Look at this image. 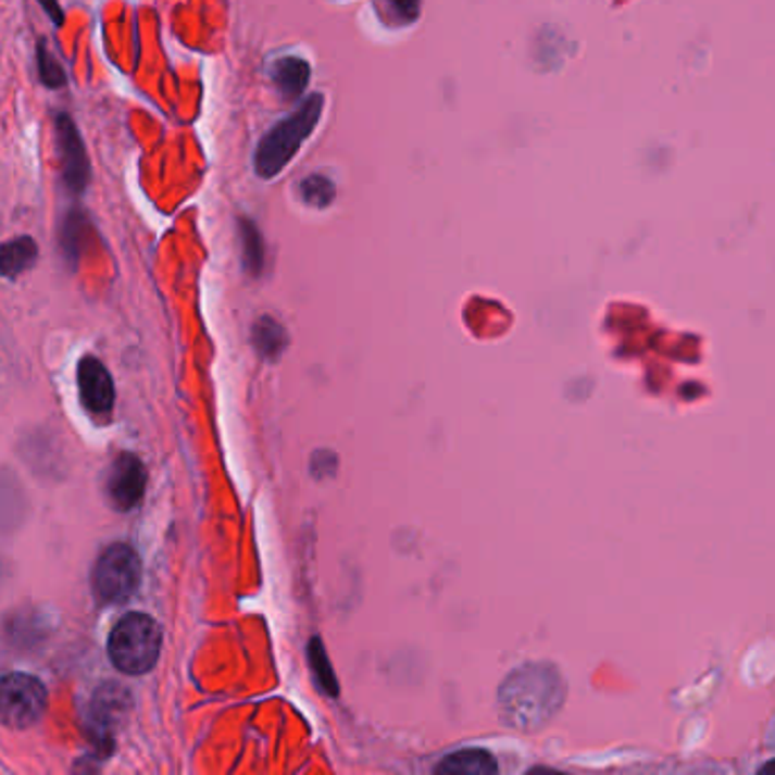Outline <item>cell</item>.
I'll return each instance as SVG.
<instances>
[{"label": "cell", "mask_w": 775, "mask_h": 775, "mask_svg": "<svg viewBox=\"0 0 775 775\" xmlns=\"http://www.w3.org/2000/svg\"><path fill=\"white\" fill-rule=\"evenodd\" d=\"M387 14L398 23H414L421 16V0H385Z\"/></svg>", "instance_id": "obj_18"}, {"label": "cell", "mask_w": 775, "mask_h": 775, "mask_svg": "<svg viewBox=\"0 0 775 775\" xmlns=\"http://www.w3.org/2000/svg\"><path fill=\"white\" fill-rule=\"evenodd\" d=\"M325 98L323 93H312L305 98L300 108L275 123L273 128L260 139L255 150V171L262 180H271L275 175H280L287 164L298 155L300 146H303L314 128L321 121Z\"/></svg>", "instance_id": "obj_1"}, {"label": "cell", "mask_w": 775, "mask_h": 775, "mask_svg": "<svg viewBox=\"0 0 775 775\" xmlns=\"http://www.w3.org/2000/svg\"><path fill=\"white\" fill-rule=\"evenodd\" d=\"M37 68H39V80L48 89H60L66 85V71L58 62V58L50 53L46 41L37 43Z\"/></svg>", "instance_id": "obj_15"}, {"label": "cell", "mask_w": 775, "mask_h": 775, "mask_svg": "<svg viewBox=\"0 0 775 775\" xmlns=\"http://www.w3.org/2000/svg\"><path fill=\"white\" fill-rule=\"evenodd\" d=\"M762 773H775V762H768V764H764L762 768H760Z\"/></svg>", "instance_id": "obj_20"}, {"label": "cell", "mask_w": 775, "mask_h": 775, "mask_svg": "<svg viewBox=\"0 0 775 775\" xmlns=\"http://www.w3.org/2000/svg\"><path fill=\"white\" fill-rule=\"evenodd\" d=\"M105 491L118 512L137 508L146 493V468L141 460L133 453H121L108 471Z\"/></svg>", "instance_id": "obj_7"}, {"label": "cell", "mask_w": 775, "mask_h": 775, "mask_svg": "<svg viewBox=\"0 0 775 775\" xmlns=\"http://www.w3.org/2000/svg\"><path fill=\"white\" fill-rule=\"evenodd\" d=\"M439 773H468V775H487V773H496L498 764L493 760L491 753L483 748H466V750H458V753L443 758L437 764Z\"/></svg>", "instance_id": "obj_10"}, {"label": "cell", "mask_w": 775, "mask_h": 775, "mask_svg": "<svg viewBox=\"0 0 775 775\" xmlns=\"http://www.w3.org/2000/svg\"><path fill=\"white\" fill-rule=\"evenodd\" d=\"M78 389H80V400L85 410L100 418L108 421L114 412V380L105 364L98 358H83L78 366Z\"/></svg>", "instance_id": "obj_8"}, {"label": "cell", "mask_w": 775, "mask_h": 775, "mask_svg": "<svg viewBox=\"0 0 775 775\" xmlns=\"http://www.w3.org/2000/svg\"><path fill=\"white\" fill-rule=\"evenodd\" d=\"M141 583V560L137 550L128 543L108 546L96 560L91 585L98 596L108 605H121L128 600Z\"/></svg>", "instance_id": "obj_3"}, {"label": "cell", "mask_w": 775, "mask_h": 775, "mask_svg": "<svg viewBox=\"0 0 775 775\" xmlns=\"http://www.w3.org/2000/svg\"><path fill=\"white\" fill-rule=\"evenodd\" d=\"M37 3L43 8V12L50 16V21L58 23V25H62V21H64V12H62V8H60L58 0H37Z\"/></svg>", "instance_id": "obj_19"}, {"label": "cell", "mask_w": 775, "mask_h": 775, "mask_svg": "<svg viewBox=\"0 0 775 775\" xmlns=\"http://www.w3.org/2000/svg\"><path fill=\"white\" fill-rule=\"evenodd\" d=\"M162 650L160 623L141 612L125 614L108 639L112 664L128 675H143L153 671Z\"/></svg>", "instance_id": "obj_2"}, {"label": "cell", "mask_w": 775, "mask_h": 775, "mask_svg": "<svg viewBox=\"0 0 775 775\" xmlns=\"http://www.w3.org/2000/svg\"><path fill=\"white\" fill-rule=\"evenodd\" d=\"M310 75H312L310 62L296 55L275 60L271 66V83L275 85V89H278L283 100H289V103L305 93L310 85Z\"/></svg>", "instance_id": "obj_9"}, {"label": "cell", "mask_w": 775, "mask_h": 775, "mask_svg": "<svg viewBox=\"0 0 775 775\" xmlns=\"http://www.w3.org/2000/svg\"><path fill=\"white\" fill-rule=\"evenodd\" d=\"M0 691H3L0 693V716L8 728H30L48 708L46 687L28 673H8Z\"/></svg>", "instance_id": "obj_4"}, {"label": "cell", "mask_w": 775, "mask_h": 775, "mask_svg": "<svg viewBox=\"0 0 775 775\" xmlns=\"http://www.w3.org/2000/svg\"><path fill=\"white\" fill-rule=\"evenodd\" d=\"M55 141L60 153V173L68 193L80 196L91 178V164L78 125L68 114L55 116Z\"/></svg>", "instance_id": "obj_5"}, {"label": "cell", "mask_w": 775, "mask_h": 775, "mask_svg": "<svg viewBox=\"0 0 775 775\" xmlns=\"http://www.w3.org/2000/svg\"><path fill=\"white\" fill-rule=\"evenodd\" d=\"M253 343L260 350L264 358H278L283 350L287 348L289 339L283 325L271 318V316H262L255 325H253Z\"/></svg>", "instance_id": "obj_13"}, {"label": "cell", "mask_w": 775, "mask_h": 775, "mask_svg": "<svg viewBox=\"0 0 775 775\" xmlns=\"http://www.w3.org/2000/svg\"><path fill=\"white\" fill-rule=\"evenodd\" d=\"M39 255V248L33 237H16L3 246V275L16 278L23 271H28Z\"/></svg>", "instance_id": "obj_12"}, {"label": "cell", "mask_w": 775, "mask_h": 775, "mask_svg": "<svg viewBox=\"0 0 775 775\" xmlns=\"http://www.w3.org/2000/svg\"><path fill=\"white\" fill-rule=\"evenodd\" d=\"M130 710V693L121 685L110 683L100 687L89 705V733L93 741L105 750H112V741L116 730L123 725Z\"/></svg>", "instance_id": "obj_6"}, {"label": "cell", "mask_w": 775, "mask_h": 775, "mask_svg": "<svg viewBox=\"0 0 775 775\" xmlns=\"http://www.w3.org/2000/svg\"><path fill=\"white\" fill-rule=\"evenodd\" d=\"M239 239H241V258L243 266L250 275H260L264 268V239L253 218H239Z\"/></svg>", "instance_id": "obj_11"}, {"label": "cell", "mask_w": 775, "mask_h": 775, "mask_svg": "<svg viewBox=\"0 0 775 775\" xmlns=\"http://www.w3.org/2000/svg\"><path fill=\"white\" fill-rule=\"evenodd\" d=\"M335 196H337V187L328 178V175L314 173V175H310V178L300 183V198H303V203L308 208H314V210L330 208L335 203Z\"/></svg>", "instance_id": "obj_14"}, {"label": "cell", "mask_w": 775, "mask_h": 775, "mask_svg": "<svg viewBox=\"0 0 775 775\" xmlns=\"http://www.w3.org/2000/svg\"><path fill=\"white\" fill-rule=\"evenodd\" d=\"M83 225H85V218L80 214H75L71 212L66 223H64V230H62V246H64V253L68 260H75L80 253V248H78V241H80V230H83Z\"/></svg>", "instance_id": "obj_17"}, {"label": "cell", "mask_w": 775, "mask_h": 775, "mask_svg": "<svg viewBox=\"0 0 775 775\" xmlns=\"http://www.w3.org/2000/svg\"><path fill=\"white\" fill-rule=\"evenodd\" d=\"M308 648H310V650H308L310 664H312V671H314V675H316L318 685H321L325 691H328L330 696H337V691H339L337 678H335V673H333V666H330L328 655H325L321 639H312Z\"/></svg>", "instance_id": "obj_16"}]
</instances>
